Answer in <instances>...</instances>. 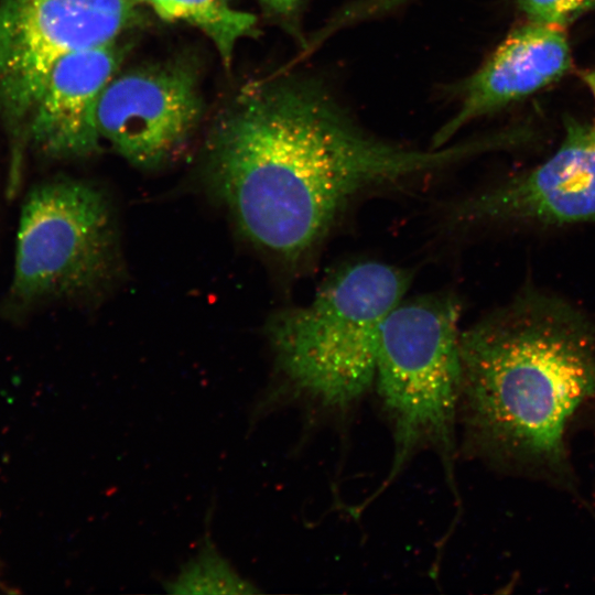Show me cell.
<instances>
[{"mask_svg": "<svg viewBox=\"0 0 595 595\" xmlns=\"http://www.w3.org/2000/svg\"><path fill=\"white\" fill-rule=\"evenodd\" d=\"M212 145L216 194L249 240L288 262L312 253L366 191L483 151L480 140L419 150L374 137L314 80L251 94Z\"/></svg>", "mask_w": 595, "mask_h": 595, "instance_id": "cell-1", "label": "cell"}, {"mask_svg": "<svg viewBox=\"0 0 595 595\" xmlns=\"http://www.w3.org/2000/svg\"><path fill=\"white\" fill-rule=\"evenodd\" d=\"M459 358L457 416L472 453L576 494L567 432L595 401V321L526 291L461 333Z\"/></svg>", "mask_w": 595, "mask_h": 595, "instance_id": "cell-2", "label": "cell"}, {"mask_svg": "<svg viewBox=\"0 0 595 595\" xmlns=\"http://www.w3.org/2000/svg\"><path fill=\"white\" fill-rule=\"evenodd\" d=\"M410 281L400 268L363 261L327 279L307 304L275 314L267 332L283 383L258 400L250 421L281 396H304L331 408L358 399L375 380L383 322Z\"/></svg>", "mask_w": 595, "mask_h": 595, "instance_id": "cell-3", "label": "cell"}, {"mask_svg": "<svg viewBox=\"0 0 595 595\" xmlns=\"http://www.w3.org/2000/svg\"><path fill=\"white\" fill-rule=\"evenodd\" d=\"M459 305L453 296L402 300L381 327L376 375L393 423L394 452L385 488L423 447L435 450L452 480L461 358Z\"/></svg>", "mask_w": 595, "mask_h": 595, "instance_id": "cell-4", "label": "cell"}, {"mask_svg": "<svg viewBox=\"0 0 595 595\" xmlns=\"http://www.w3.org/2000/svg\"><path fill=\"white\" fill-rule=\"evenodd\" d=\"M116 247L113 218L99 190L75 180L42 183L22 205L12 293L31 302L97 286L115 267Z\"/></svg>", "mask_w": 595, "mask_h": 595, "instance_id": "cell-5", "label": "cell"}, {"mask_svg": "<svg viewBox=\"0 0 595 595\" xmlns=\"http://www.w3.org/2000/svg\"><path fill=\"white\" fill-rule=\"evenodd\" d=\"M132 0H1L0 101L13 130L25 129L52 67L113 43L134 17Z\"/></svg>", "mask_w": 595, "mask_h": 595, "instance_id": "cell-6", "label": "cell"}, {"mask_svg": "<svg viewBox=\"0 0 595 595\" xmlns=\"http://www.w3.org/2000/svg\"><path fill=\"white\" fill-rule=\"evenodd\" d=\"M451 218L470 226L595 220V127L566 117L562 141L545 161L457 203Z\"/></svg>", "mask_w": 595, "mask_h": 595, "instance_id": "cell-7", "label": "cell"}, {"mask_svg": "<svg viewBox=\"0 0 595 595\" xmlns=\"http://www.w3.org/2000/svg\"><path fill=\"white\" fill-rule=\"evenodd\" d=\"M201 112L193 76L181 67L112 78L97 108L100 140L140 167L163 163L190 137Z\"/></svg>", "mask_w": 595, "mask_h": 595, "instance_id": "cell-8", "label": "cell"}, {"mask_svg": "<svg viewBox=\"0 0 595 595\" xmlns=\"http://www.w3.org/2000/svg\"><path fill=\"white\" fill-rule=\"evenodd\" d=\"M571 66L564 28L532 21L516 28L461 85L459 107L436 131L431 148L446 145L469 122L545 88Z\"/></svg>", "mask_w": 595, "mask_h": 595, "instance_id": "cell-9", "label": "cell"}, {"mask_svg": "<svg viewBox=\"0 0 595 595\" xmlns=\"http://www.w3.org/2000/svg\"><path fill=\"white\" fill-rule=\"evenodd\" d=\"M119 58L110 43L69 54L52 67L25 129V137L41 153L73 159L97 150L101 141L97 108Z\"/></svg>", "mask_w": 595, "mask_h": 595, "instance_id": "cell-10", "label": "cell"}, {"mask_svg": "<svg viewBox=\"0 0 595 595\" xmlns=\"http://www.w3.org/2000/svg\"><path fill=\"white\" fill-rule=\"evenodd\" d=\"M161 19L187 22L203 31L215 44L224 63L229 64L237 42L250 35L253 14L232 9L225 0H138Z\"/></svg>", "mask_w": 595, "mask_h": 595, "instance_id": "cell-11", "label": "cell"}, {"mask_svg": "<svg viewBox=\"0 0 595 595\" xmlns=\"http://www.w3.org/2000/svg\"><path fill=\"white\" fill-rule=\"evenodd\" d=\"M163 588L166 593L181 595H242L260 592L218 550L209 532L203 536L196 552L163 582Z\"/></svg>", "mask_w": 595, "mask_h": 595, "instance_id": "cell-12", "label": "cell"}, {"mask_svg": "<svg viewBox=\"0 0 595 595\" xmlns=\"http://www.w3.org/2000/svg\"><path fill=\"white\" fill-rule=\"evenodd\" d=\"M517 3L528 21L562 28L595 10V0H517Z\"/></svg>", "mask_w": 595, "mask_h": 595, "instance_id": "cell-13", "label": "cell"}, {"mask_svg": "<svg viewBox=\"0 0 595 595\" xmlns=\"http://www.w3.org/2000/svg\"><path fill=\"white\" fill-rule=\"evenodd\" d=\"M266 8L282 18L295 15L301 8L303 0H261Z\"/></svg>", "mask_w": 595, "mask_h": 595, "instance_id": "cell-14", "label": "cell"}, {"mask_svg": "<svg viewBox=\"0 0 595 595\" xmlns=\"http://www.w3.org/2000/svg\"><path fill=\"white\" fill-rule=\"evenodd\" d=\"M585 85L588 87L595 100V69L588 71L583 74Z\"/></svg>", "mask_w": 595, "mask_h": 595, "instance_id": "cell-15", "label": "cell"}]
</instances>
